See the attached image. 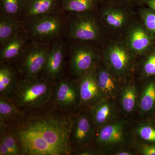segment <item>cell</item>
<instances>
[{"label":"cell","mask_w":155,"mask_h":155,"mask_svg":"<svg viewBox=\"0 0 155 155\" xmlns=\"http://www.w3.org/2000/svg\"><path fill=\"white\" fill-rule=\"evenodd\" d=\"M100 5V0H61L59 10L68 14L94 12Z\"/></svg>","instance_id":"17"},{"label":"cell","mask_w":155,"mask_h":155,"mask_svg":"<svg viewBox=\"0 0 155 155\" xmlns=\"http://www.w3.org/2000/svg\"><path fill=\"white\" fill-rule=\"evenodd\" d=\"M98 86L101 94L113 97L116 93L117 84L115 78L107 69L101 68L96 71Z\"/></svg>","instance_id":"21"},{"label":"cell","mask_w":155,"mask_h":155,"mask_svg":"<svg viewBox=\"0 0 155 155\" xmlns=\"http://www.w3.org/2000/svg\"><path fill=\"white\" fill-rule=\"evenodd\" d=\"M25 0H0L1 15L20 19Z\"/></svg>","instance_id":"22"},{"label":"cell","mask_w":155,"mask_h":155,"mask_svg":"<svg viewBox=\"0 0 155 155\" xmlns=\"http://www.w3.org/2000/svg\"><path fill=\"white\" fill-rule=\"evenodd\" d=\"M144 3L149 8L155 11V0H146Z\"/></svg>","instance_id":"32"},{"label":"cell","mask_w":155,"mask_h":155,"mask_svg":"<svg viewBox=\"0 0 155 155\" xmlns=\"http://www.w3.org/2000/svg\"><path fill=\"white\" fill-rule=\"evenodd\" d=\"M127 2L115 4H101V17L103 22L112 30L120 31L130 26V12Z\"/></svg>","instance_id":"6"},{"label":"cell","mask_w":155,"mask_h":155,"mask_svg":"<svg viewBox=\"0 0 155 155\" xmlns=\"http://www.w3.org/2000/svg\"><path fill=\"white\" fill-rule=\"evenodd\" d=\"M66 46L61 38H58L51 44L44 73L46 78L54 81L61 75L65 59Z\"/></svg>","instance_id":"9"},{"label":"cell","mask_w":155,"mask_h":155,"mask_svg":"<svg viewBox=\"0 0 155 155\" xmlns=\"http://www.w3.org/2000/svg\"><path fill=\"white\" fill-rule=\"evenodd\" d=\"M139 135L143 140L155 142V129L149 126H143L137 129Z\"/></svg>","instance_id":"28"},{"label":"cell","mask_w":155,"mask_h":155,"mask_svg":"<svg viewBox=\"0 0 155 155\" xmlns=\"http://www.w3.org/2000/svg\"><path fill=\"white\" fill-rule=\"evenodd\" d=\"M126 44L134 53L141 54L149 48L151 37L149 31L141 23L130 24L128 27Z\"/></svg>","instance_id":"13"},{"label":"cell","mask_w":155,"mask_h":155,"mask_svg":"<svg viewBox=\"0 0 155 155\" xmlns=\"http://www.w3.org/2000/svg\"><path fill=\"white\" fill-rule=\"evenodd\" d=\"M54 89L53 82L47 78H24L17 82L11 98L20 109H40L51 99Z\"/></svg>","instance_id":"2"},{"label":"cell","mask_w":155,"mask_h":155,"mask_svg":"<svg viewBox=\"0 0 155 155\" xmlns=\"http://www.w3.org/2000/svg\"><path fill=\"white\" fill-rule=\"evenodd\" d=\"M93 128L91 123L86 115L81 114L73 121L71 141L78 147L84 146L91 138Z\"/></svg>","instance_id":"15"},{"label":"cell","mask_w":155,"mask_h":155,"mask_svg":"<svg viewBox=\"0 0 155 155\" xmlns=\"http://www.w3.org/2000/svg\"><path fill=\"white\" fill-rule=\"evenodd\" d=\"M123 127L121 123L110 124L103 127L98 132L97 141L104 144L119 143L123 140Z\"/></svg>","instance_id":"19"},{"label":"cell","mask_w":155,"mask_h":155,"mask_svg":"<svg viewBox=\"0 0 155 155\" xmlns=\"http://www.w3.org/2000/svg\"><path fill=\"white\" fill-rule=\"evenodd\" d=\"M54 98L58 108L68 111L75 107L78 100L80 99L79 87L67 79L60 81L54 86Z\"/></svg>","instance_id":"10"},{"label":"cell","mask_w":155,"mask_h":155,"mask_svg":"<svg viewBox=\"0 0 155 155\" xmlns=\"http://www.w3.org/2000/svg\"><path fill=\"white\" fill-rule=\"evenodd\" d=\"M146 0H126L129 5H137L141 4L142 3H144Z\"/></svg>","instance_id":"33"},{"label":"cell","mask_w":155,"mask_h":155,"mask_svg":"<svg viewBox=\"0 0 155 155\" xmlns=\"http://www.w3.org/2000/svg\"><path fill=\"white\" fill-rule=\"evenodd\" d=\"M8 148L10 155H21L19 144L13 130L7 128L5 124H1V139Z\"/></svg>","instance_id":"23"},{"label":"cell","mask_w":155,"mask_h":155,"mask_svg":"<svg viewBox=\"0 0 155 155\" xmlns=\"http://www.w3.org/2000/svg\"><path fill=\"white\" fill-rule=\"evenodd\" d=\"M142 153L145 155H155V146H146L143 148Z\"/></svg>","instance_id":"30"},{"label":"cell","mask_w":155,"mask_h":155,"mask_svg":"<svg viewBox=\"0 0 155 155\" xmlns=\"http://www.w3.org/2000/svg\"><path fill=\"white\" fill-rule=\"evenodd\" d=\"M81 77L78 85L80 101L84 104L93 103L101 95L97 83L96 71L93 68Z\"/></svg>","instance_id":"14"},{"label":"cell","mask_w":155,"mask_h":155,"mask_svg":"<svg viewBox=\"0 0 155 155\" xmlns=\"http://www.w3.org/2000/svg\"><path fill=\"white\" fill-rule=\"evenodd\" d=\"M140 16L148 31L155 34V11L150 8L143 9L140 11Z\"/></svg>","instance_id":"27"},{"label":"cell","mask_w":155,"mask_h":155,"mask_svg":"<svg viewBox=\"0 0 155 155\" xmlns=\"http://www.w3.org/2000/svg\"><path fill=\"white\" fill-rule=\"evenodd\" d=\"M17 82L16 73L11 66L2 63L0 67V94L11 97Z\"/></svg>","instance_id":"18"},{"label":"cell","mask_w":155,"mask_h":155,"mask_svg":"<svg viewBox=\"0 0 155 155\" xmlns=\"http://www.w3.org/2000/svg\"><path fill=\"white\" fill-rule=\"evenodd\" d=\"M74 119L54 110L24 114L11 128L21 155H68L73 152L71 135Z\"/></svg>","instance_id":"1"},{"label":"cell","mask_w":155,"mask_h":155,"mask_svg":"<svg viewBox=\"0 0 155 155\" xmlns=\"http://www.w3.org/2000/svg\"><path fill=\"white\" fill-rule=\"evenodd\" d=\"M143 71L147 75H155V52L150 55L145 62Z\"/></svg>","instance_id":"29"},{"label":"cell","mask_w":155,"mask_h":155,"mask_svg":"<svg viewBox=\"0 0 155 155\" xmlns=\"http://www.w3.org/2000/svg\"><path fill=\"white\" fill-rule=\"evenodd\" d=\"M51 44L33 41L28 42L19 59L20 70L25 78H38L44 71Z\"/></svg>","instance_id":"5"},{"label":"cell","mask_w":155,"mask_h":155,"mask_svg":"<svg viewBox=\"0 0 155 155\" xmlns=\"http://www.w3.org/2000/svg\"><path fill=\"white\" fill-rule=\"evenodd\" d=\"M95 12L70 13L67 31L69 37L82 41H99L102 37L103 29Z\"/></svg>","instance_id":"3"},{"label":"cell","mask_w":155,"mask_h":155,"mask_svg":"<svg viewBox=\"0 0 155 155\" xmlns=\"http://www.w3.org/2000/svg\"><path fill=\"white\" fill-rule=\"evenodd\" d=\"M133 53L126 43L116 42L108 45L104 56L111 69L117 74H122L130 68Z\"/></svg>","instance_id":"7"},{"label":"cell","mask_w":155,"mask_h":155,"mask_svg":"<svg viewBox=\"0 0 155 155\" xmlns=\"http://www.w3.org/2000/svg\"><path fill=\"white\" fill-rule=\"evenodd\" d=\"M24 111L15 104L11 97L1 96L0 97V121L2 124L12 122L22 116Z\"/></svg>","instance_id":"20"},{"label":"cell","mask_w":155,"mask_h":155,"mask_svg":"<svg viewBox=\"0 0 155 155\" xmlns=\"http://www.w3.org/2000/svg\"><path fill=\"white\" fill-rule=\"evenodd\" d=\"M61 0H25L22 16L24 22L58 11ZM21 16V17H22Z\"/></svg>","instance_id":"12"},{"label":"cell","mask_w":155,"mask_h":155,"mask_svg":"<svg viewBox=\"0 0 155 155\" xmlns=\"http://www.w3.org/2000/svg\"><path fill=\"white\" fill-rule=\"evenodd\" d=\"M97 51L91 47L81 45L72 49L70 68L74 75L81 76L94 68L98 60Z\"/></svg>","instance_id":"8"},{"label":"cell","mask_w":155,"mask_h":155,"mask_svg":"<svg viewBox=\"0 0 155 155\" xmlns=\"http://www.w3.org/2000/svg\"><path fill=\"white\" fill-rule=\"evenodd\" d=\"M58 11L25 22L26 30L32 41L48 43L61 38L66 28V25L58 16Z\"/></svg>","instance_id":"4"},{"label":"cell","mask_w":155,"mask_h":155,"mask_svg":"<svg viewBox=\"0 0 155 155\" xmlns=\"http://www.w3.org/2000/svg\"><path fill=\"white\" fill-rule=\"evenodd\" d=\"M101 4H115L125 2L126 0H100Z\"/></svg>","instance_id":"31"},{"label":"cell","mask_w":155,"mask_h":155,"mask_svg":"<svg viewBox=\"0 0 155 155\" xmlns=\"http://www.w3.org/2000/svg\"><path fill=\"white\" fill-rule=\"evenodd\" d=\"M111 114L110 106L105 102L97 104L92 110L94 122L97 125H102L107 122Z\"/></svg>","instance_id":"25"},{"label":"cell","mask_w":155,"mask_h":155,"mask_svg":"<svg viewBox=\"0 0 155 155\" xmlns=\"http://www.w3.org/2000/svg\"><path fill=\"white\" fill-rule=\"evenodd\" d=\"M118 155H130L131 154L130 153L127 152L123 151L121 152H119L117 154Z\"/></svg>","instance_id":"34"},{"label":"cell","mask_w":155,"mask_h":155,"mask_svg":"<svg viewBox=\"0 0 155 155\" xmlns=\"http://www.w3.org/2000/svg\"><path fill=\"white\" fill-rule=\"evenodd\" d=\"M137 91L135 87L129 85L124 90L122 94L121 104L123 110L127 113L133 110L137 99Z\"/></svg>","instance_id":"26"},{"label":"cell","mask_w":155,"mask_h":155,"mask_svg":"<svg viewBox=\"0 0 155 155\" xmlns=\"http://www.w3.org/2000/svg\"><path fill=\"white\" fill-rule=\"evenodd\" d=\"M140 109L143 112L150 111L155 106V84L150 82L147 84L140 98Z\"/></svg>","instance_id":"24"},{"label":"cell","mask_w":155,"mask_h":155,"mask_svg":"<svg viewBox=\"0 0 155 155\" xmlns=\"http://www.w3.org/2000/svg\"><path fill=\"white\" fill-rule=\"evenodd\" d=\"M30 37L26 28L1 46L0 58L2 63L12 61L19 59Z\"/></svg>","instance_id":"11"},{"label":"cell","mask_w":155,"mask_h":155,"mask_svg":"<svg viewBox=\"0 0 155 155\" xmlns=\"http://www.w3.org/2000/svg\"><path fill=\"white\" fill-rule=\"evenodd\" d=\"M25 28V23L18 18L5 15L0 17V43L1 46Z\"/></svg>","instance_id":"16"}]
</instances>
